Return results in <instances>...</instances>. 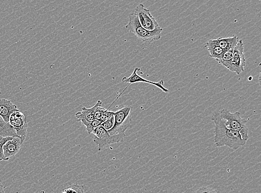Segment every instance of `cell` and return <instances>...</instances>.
<instances>
[{
  "label": "cell",
  "instance_id": "6da1fadb",
  "mask_svg": "<svg viewBox=\"0 0 261 193\" xmlns=\"http://www.w3.org/2000/svg\"><path fill=\"white\" fill-rule=\"evenodd\" d=\"M212 120L215 124V143L217 147L227 146L234 150L246 144L241 134L236 130L228 129L224 125L220 113H215L213 115Z\"/></svg>",
  "mask_w": 261,
  "mask_h": 193
},
{
  "label": "cell",
  "instance_id": "7a4b0ae2",
  "mask_svg": "<svg viewBox=\"0 0 261 193\" xmlns=\"http://www.w3.org/2000/svg\"><path fill=\"white\" fill-rule=\"evenodd\" d=\"M125 28L146 43H151L154 41L159 40L161 39V33L163 30L160 27L152 31L146 30L141 26L137 16L134 13L129 14V22L128 24L125 26Z\"/></svg>",
  "mask_w": 261,
  "mask_h": 193
},
{
  "label": "cell",
  "instance_id": "3957f363",
  "mask_svg": "<svg viewBox=\"0 0 261 193\" xmlns=\"http://www.w3.org/2000/svg\"><path fill=\"white\" fill-rule=\"evenodd\" d=\"M219 113L225 126L228 129L238 132L242 138L247 142L248 139L247 120L241 118L239 112L232 113L226 109H223Z\"/></svg>",
  "mask_w": 261,
  "mask_h": 193
},
{
  "label": "cell",
  "instance_id": "277c9868",
  "mask_svg": "<svg viewBox=\"0 0 261 193\" xmlns=\"http://www.w3.org/2000/svg\"><path fill=\"white\" fill-rule=\"evenodd\" d=\"M132 111L131 106H127L119 109L114 114V125L113 128L108 133L111 136L117 137L121 142H123L126 135L125 132L130 127V114Z\"/></svg>",
  "mask_w": 261,
  "mask_h": 193
},
{
  "label": "cell",
  "instance_id": "5b68a950",
  "mask_svg": "<svg viewBox=\"0 0 261 193\" xmlns=\"http://www.w3.org/2000/svg\"><path fill=\"white\" fill-rule=\"evenodd\" d=\"M246 62L243 42L241 40H239L234 49L232 61L226 68L229 71L236 72L237 75H239L244 71Z\"/></svg>",
  "mask_w": 261,
  "mask_h": 193
},
{
  "label": "cell",
  "instance_id": "8992f818",
  "mask_svg": "<svg viewBox=\"0 0 261 193\" xmlns=\"http://www.w3.org/2000/svg\"><path fill=\"white\" fill-rule=\"evenodd\" d=\"M134 14L137 16L141 26L146 30L152 31L160 27L154 17L151 15L150 10L146 9L143 4L138 5Z\"/></svg>",
  "mask_w": 261,
  "mask_h": 193
},
{
  "label": "cell",
  "instance_id": "52a82bcc",
  "mask_svg": "<svg viewBox=\"0 0 261 193\" xmlns=\"http://www.w3.org/2000/svg\"><path fill=\"white\" fill-rule=\"evenodd\" d=\"M9 124L15 130L19 137L26 139L28 124L23 113L20 111L14 112L9 118Z\"/></svg>",
  "mask_w": 261,
  "mask_h": 193
},
{
  "label": "cell",
  "instance_id": "ba28073f",
  "mask_svg": "<svg viewBox=\"0 0 261 193\" xmlns=\"http://www.w3.org/2000/svg\"><path fill=\"white\" fill-rule=\"evenodd\" d=\"M93 134L96 137L93 140L94 143L98 145L99 151H102L104 148L112 144L121 142L117 137L109 135L107 130L102 126L94 130Z\"/></svg>",
  "mask_w": 261,
  "mask_h": 193
},
{
  "label": "cell",
  "instance_id": "9c48e42d",
  "mask_svg": "<svg viewBox=\"0 0 261 193\" xmlns=\"http://www.w3.org/2000/svg\"><path fill=\"white\" fill-rule=\"evenodd\" d=\"M140 69L139 67H136L135 68L132 74L130 75L129 77H124L122 79V82L123 83H128L129 85L125 88L124 90H126L128 86L130 85L133 84V83H138V82H144L149 83V84L154 85L158 88L160 89L163 91L165 93H168L169 90L167 89L166 88L164 87V81L163 80H161L158 82H153L148 80L147 79H144L142 77H141L139 75L137 74V71H140Z\"/></svg>",
  "mask_w": 261,
  "mask_h": 193
},
{
  "label": "cell",
  "instance_id": "30bf717a",
  "mask_svg": "<svg viewBox=\"0 0 261 193\" xmlns=\"http://www.w3.org/2000/svg\"><path fill=\"white\" fill-rule=\"evenodd\" d=\"M25 139L21 137H14L8 141L3 146L4 160H9L17 154L23 144Z\"/></svg>",
  "mask_w": 261,
  "mask_h": 193
},
{
  "label": "cell",
  "instance_id": "8fae6325",
  "mask_svg": "<svg viewBox=\"0 0 261 193\" xmlns=\"http://www.w3.org/2000/svg\"><path fill=\"white\" fill-rule=\"evenodd\" d=\"M17 106L6 99H0V116L5 122L9 123L10 116L15 112L19 111Z\"/></svg>",
  "mask_w": 261,
  "mask_h": 193
},
{
  "label": "cell",
  "instance_id": "7c38bea8",
  "mask_svg": "<svg viewBox=\"0 0 261 193\" xmlns=\"http://www.w3.org/2000/svg\"><path fill=\"white\" fill-rule=\"evenodd\" d=\"M95 110V106L91 108L83 107L82 112H77L75 114V117L77 119L78 121L81 122L82 124L86 127L89 124L95 119V117H94Z\"/></svg>",
  "mask_w": 261,
  "mask_h": 193
},
{
  "label": "cell",
  "instance_id": "4fadbf2b",
  "mask_svg": "<svg viewBox=\"0 0 261 193\" xmlns=\"http://www.w3.org/2000/svg\"><path fill=\"white\" fill-rule=\"evenodd\" d=\"M239 40L238 36L234 35L231 38H219L218 39L213 40V41L219 47H220L223 51H227L234 49Z\"/></svg>",
  "mask_w": 261,
  "mask_h": 193
},
{
  "label": "cell",
  "instance_id": "5bb4252c",
  "mask_svg": "<svg viewBox=\"0 0 261 193\" xmlns=\"http://www.w3.org/2000/svg\"><path fill=\"white\" fill-rule=\"evenodd\" d=\"M205 47L212 58L215 59L216 61L222 58L224 51L220 47H219L216 44L214 43L213 40H209L206 43Z\"/></svg>",
  "mask_w": 261,
  "mask_h": 193
},
{
  "label": "cell",
  "instance_id": "9a60e30c",
  "mask_svg": "<svg viewBox=\"0 0 261 193\" xmlns=\"http://www.w3.org/2000/svg\"><path fill=\"white\" fill-rule=\"evenodd\" d=\"M0 137H19L11 125L5 122L1 116H0Z\"/></svg>",
  "mask_w": 261,
  "mask_h": 193
},
{
  "label": "cell",
  "instance_id": "2e32d148",
  "mask_svg": "<svg viewBox=\"0 0 261 193\" xmlns=\"http://www.w3.org/2000/svg\"><path fill=\"white\" fill-rule=\"evenodd\" d=\"M233 50L234 49L224 51L222 58L220 60L217 61L218 62V63L221 64L224 67H227L228 64L230 63L232 61Z\"/></svg>",
  "mask_w": 261,
  "mask_h": 193
},
{
  "label": "cell",
  "instance_id": "e0dca14e",
  "mask_svg": "<svg viewBox=\"0 0 261 193\" xmlns=\"http://www.w3.org/2000/svg\"><path fill=\"white\" fill-rule=\"evenodd\" d=\"M103 102L101 101H98L95 106V113H94V117L95 119H99L102 116V114L106 111V109L102 107Z\"/></svg>",
  "mask_w": 261,
  "mask_h": 193
},
{
  "label": "cell",
  "instance_id": "ac0fdd59",
  "mask_svg": "<svg viewBox=\"0 0 261 193\" xmlns=\"http://www.w3.org/2000/svg\"><path fill=\"white\" fill-rule=\"evenodd\" d=\"M102 124L100 119H95L86 127V132L89 134H93L94 130L101 126Z\"/></svg>",
  "mask_w": 261,
  "mask_h": 193
},
{
  "label": "cell",
  "instance_id": "d6986e66",
  "mask_svg": "<svg viewBox=\"0 0 261 193\" xmlns=\"http://www.w3.org/2000/svg\"><path fill=\"white\" fill-rule=\"evenodd\" d=\"M62 193H85V192L82 186L73 185L67 187Z\"/></svg>",
  "mask_w": 261,
  "mask_h": 193
},
{
  "label": "cell",
  "instance_id": "ffe728a7",
  "mask_svg": "<svg viewBox=\"0 0 261 193\" xmlns=\"http://www.w3.org/2000/svg\"><path fill=\"white\" fill-rule=\"evenodd\" d=\"M115 119L114 116L111 117L110 119H109L106 122H103L101 126L108 132L111 131V130L113 128L114 125Z\"/></svg>",
  "mask_w": 261,
  "mask_h": 193
},
{
  "label": "cell",
  "instance_id": "44dd1931",
  "mask_svg": "<svg viewBox=\"0 0 261 193\" xmlns=\"http://www.w3.org/2000/svg\"><path fill=\"white\" fill-rule=\"evenodd\" d=\"M14 137H0V161L4 160L3 146L8 141L13 139Z\"/></svg>",
  "mask_w": 261,
  "mask_h": 193
},
{
  "label": "cell",
  "instance_id": "7402d4cb",
  "mask_svg": "<svg viewBox=\"0 0 261 193\" xmlns=\"http://www.w3.org/2000/svg\"><path fill=\"white\" fill-rule=\"evenodd\" d=\"M110 107H109L108 109H106V111L102 114L100 119H99L101 120L102 123L114 116L115 112L109 111Z\"/></svg>",
  "mask_w": 261,
  "mask_h": 193
},
{
  "label": "cell",
  "instance_id": "603a6c76",
  "mask_svg": "<svg viewBox=\"0 0 261 193\" xmlns=\"http://www.w3.org/2000/svg\"><path fill=\"white\" fill-rule=\"evenodd\" d=\"M193 193H218L215 189L209 187H201Z\"/></svg>",
  "mask_w": 261,
  "mask_h": 193
},
{
  "label": "cell",
  "instance_id": "cb8c5ba5",
  "mask_svg": "<svg viewBox=\"0 0 261 193\" xmlns=\"http://www.w3.org/2000/svg\"><path fill=\"white\" fill-rule=\"evenodd\" d=\"M0 193H5L4 187L1 181H0Z\"/></svg>",
  "mask_w": 261,
  "mask_h": 193
}]
</instances>
